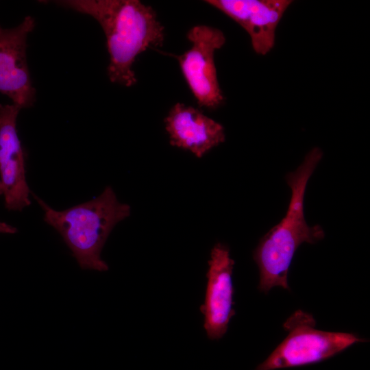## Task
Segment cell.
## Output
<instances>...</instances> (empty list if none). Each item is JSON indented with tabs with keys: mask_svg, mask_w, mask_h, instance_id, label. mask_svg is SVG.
<instances>
[{
	"mask_svg": "<svg viewBox=\"0 0 370 370\" xmlns=\"http://www.w3.org/2000/svg\"><path fill=\"white\" fill-rule=\"evenodd\" d=\"M56 3L91 16L101 26L110 55V82L130 87L136 83L132 65L149 47H161L164 28L153 9L138 0H64Z\"/></svg>",
	"mask_w": 370,
	"mask_h": 370,
	"instance_id": "cell-1",
	"label": "cell"
},
{
	"mask_svg": "<svg viewBox=\"0 0 370 370\" xmlns=\"http://www.w3.org/2000/svg\"><path fill=\"white\" fill-rule=\"evenodd\" d=\"M322 157V150L314 147L297 169L286 176L291 190L286 214L260 239L253 254L260 273L258 289L262 292L267 293L275 286L288 289V269L297 248L304 243L314 244L324 238L322 227L308 225L304 212L307 183Z\"/></svg>",
	"mask_w": 370,
	"mask_h": 370,
	"instance_id": "cell-2",
	"label": "cell"
},
{
	"mask_svg": "<svg viewBox=\"0 0 370 370\" xmlns=\"http://www.w3.org/2000/svg\"><path fill=\"white\" fill-rule=\"evenodd\" d=\"M33 197L43 211L45 222L61 236L82 269L108 270L101 258L102 249L115 225L131 213L130 206L119 201L111 186L97 197L63 210Z\"/></svg>",
	"mask_w": 370,
	"mask_h": 370,
	"instance_id": "cell-3",
	"label": "cell"
},
{
	"mask_svg": "<svg viewBox=\"0 0 370 370\" xmlns=\"http://www.w3.org/2000/svg\"><path fill=\"white\" fill-rule=\"evenodd\" d=\"M313 317L297 310L284 323L286 338L256 370H275L322 361L364 340L350 333L315 328Z\"/></svg>",
	"mask_w": 370,
	"mask_h": 370,
	"instance_id": "cell-4",
	"label": "cell"
},
{
	"mask_svg": "<svg viewBox=\"0 0 370 370\" xmlns=\"http://www.w3.org/2000/svg\"><path fill=\"white\" fill-rule=\"evenodd\" d=\"M186 36L192 47L176 56L182 74L199 106L216 108L224 97L218 82L214 53L223 46L225 37L220 29L204 25L193 27Z\"/></svg>",
	"mask_w": 370,
	"mask_h": 370,
	"instance_id": "cell-5",
	"label": "cell"
},
{
	"mask_svg": "<svg viewBox=\"0 0 370 370\" xmlns=\"http://www.w3.org/2000/svg\"><path fill=\"white\" fill-rule=\"evenodd\" d=\"M35 25V19L27 15L15 27L0 25V92L21 109L32 107L36 101L26 56L27 36Z\"/></svg>",
	"mask_w": 370,
	"mask_h": 370,
	"instance_id": "cell-6",
	"label": "cell"
},
{
	"mask_svg": "<svg viewBox=\"0 0 370 370\" xmlns=\"http://www.w3.org/2000/svg\"><path fill=\"white\" fill-rule=\"evenodd\" d=\"M234 260L229 248L220 243L212 249L206 273L204 302L200 311L204 316V328L208 338L219 340L226 333L235 314L232 273Z\"/></svg>",
	"mask_w": 370,
	"mask_h": 370,
	"instance_id": "cell-7",
	"label": "cell"
},
{
	"mask_svg": "<svg viewBox=\"0 0 370 370\" xmlns=\"http://www.w3.org/2000/svg\"><path fill=\"white\" fill-rule=\"evenodd\" d=\"M21 110L13 103L0 104V181L5 206L12 211H21L31 204L25 155L16 130Z\"/></svg>",
	"mask_w": 370,
	"mask_h": 370,
	"instance_id": "cell-8",
	"label": "cell"
},
{
	"mask_svg": "<svg viewBox=\"0 0 370 370\" xmlns=\"http://www.w3.org/2000/svg\"><path fill=\"white\" fill-rule=\"evenodd\" d=\"M239 24L249 34L254 51L267 54L273 48L277 27L288 8L290 0H208Z\"/></svg>",
	"mask_w": 370,
	"mask_h": 370,
	"instance_id": "cell-9",
	"label": "cell"
},
{
	"mask_svg": "<svg viewBox=\"0 0 370 370\" xmlns=\"http://www.w3.org/2000/svg\"><path fill=\"white\" fill-rule=\"evenodd\" d=\"M170 144L202 158L223 143V127L193 106L177 103L164 119Z\"/></svg>",
	"mask_w": 370,
	"mask_h": 370,
	"instance_id": "cell-10",
	"label": "cell"
},
{
	"mask_svg": "<svg viewBox=\"0 0 370 370\" xmlns=\"http://www.w3.org/2000/svg\"><path fill=\"white\" fill-rule=\"evenodd\" d=\"M17 232L16 227L9 225L5 222L0 221V234H15Z\"/></svg>",
	"mask_w": 370,
	"mask_h": 370,
	"instance_id": "cell-11",
	"label": "cell"
},
{
	"mask_svg": "<svg viewBox=\"0 0 370 370\" xmlns=\"http://www.w3.org/2000/svg\"><path fill=\"white\" fill-rule=\"evenodd\" d=\"M3 191H2V186L1 182L0 181V196L2 195Z\"/></svg>",
	"mask_w": 370,
	"mask_h": 370,
	"instance_id": "cell-12",
	"label": "cell"
}]
</instances>
